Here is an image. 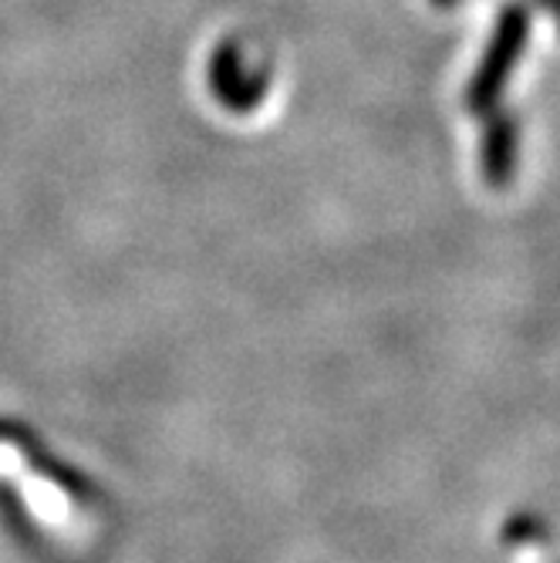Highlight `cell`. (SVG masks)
I'll return each mask as SVG.
<instances>
[{"instance_id":"obj_1","label":"cell","mask_w":560,"mask_h":563,"mask_svg":"<svg viewBox=\"0 0 560 563\" xmlns=\"http://www.w3.org/2000/svg\"><path fill=\"white\" fill-rule=\"evenodd\" d=\"M527 37H530V8L524 0L503 4V11L496 14L493 34L483 47V58L466 85V109L476 119L499 106V98L527 51Z\"/></svg>"},{"instance_id":"obj_2","label":"cell","mask_w":560,"mask_h":563,"mask_svg":"<svg viewBox=\"0 0 560 563\" xmlns=\"http://www.w3.org/2000/svg\"><path fill=\"white\" fill-rule=\"evenodd\" d=\"M207 81L220 106L233 115H250L264 106L271 95V65L257 62V55L237 37H227L213 47Z\"/></svg>"},{"instance_id":"obj_3","label":"cell","mask_w":560,"mask_h":563,"mask_svg":"<svg viewBox=\"0 0 560 563\" xmlns=\"http://www.w3.org/2000/svg\"><path fill=\"white\" fill-rule=\"evenodd\" d=\"M0 442H8L14 445L21 455H24V463L31 473H37L44 483L51 486H58L65 496H72L75 503H95L98 499V486L81 473L75 470L72 463H65V459L58 452H51L34 429L14 422V419H0Z\"/></svg>"},{"instance_id":"obj_4","label":"cell","mask_w":560,"mask_h":563,"mask_svg":"<svg viewBox=\"0 0 560 563\" xmlns=\"http://www.w3.org/2000/svg\"><path fill=\"white\" fill-rule=\"evenodd\" d=\"M480 119V173L486 186L506 189L517 179L520 166V119L510 109H493Z\"/></svg>"},{"instance_id":"obj_5","label":"cell","mask_w":560,"mask_h":563,"mask_svg":"<svg viewBox=\"0 0 560 563\" xmlns=\"http://www.w3.org/2000/svg\"><path fill=\"white\" fill-rule=\"evenodd\" d=\"M0 523H4V530L21 547H37L41 543V533H37L31 509H28L24 496L18 493V486L11 479H0Z\"/></svg>"},{"instance_id":"obj_6","label":"cell","mask_w":560,"mask_h":563,"mask_svg":"<svg viewBox=\"0 0 560 563\" xmlns=\"http://www.w3.org/2000/svg\"><path fill=\"white\" fill-rule=\"evenodd\" d=\"M537 8H540L543 14H550L553 24L560 27V0H537Z\"/></svg>"},{"instance_id":"obj_7","label":"cell","mask_w":560,"mask_h":563,"mask_svg":"<svg viewBox=\"0 0 560 563\" xmlns=\"http://www.w3.org/2000/svg\"><path fill=\"white\" fill-rule=\"evenodd\" d=\"M432 4H436L439 11H452V8H460V0H432Z\"/></svg>"}]
</instances>
